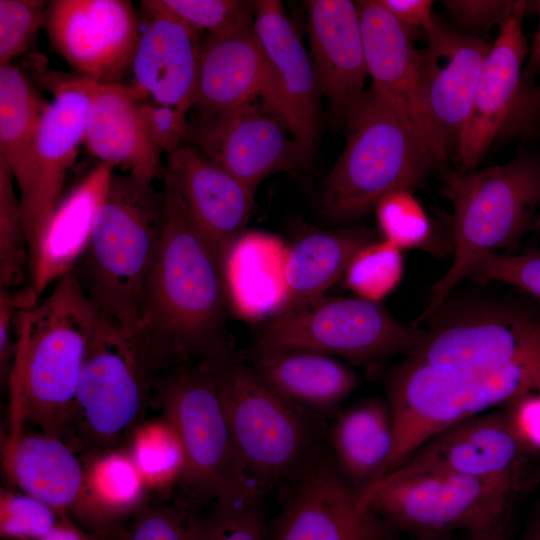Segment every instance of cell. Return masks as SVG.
Instances as JSON below:
<instances>
[{"label": "cell", "mask_w": 540, "mask_h": 540, "mask_svg": "<svg viewBox=\"0 0 540 540\" xmlns=\"http://www.w3.org/2000/svg\"><path fill=\"white\" fill-rule=\"evenodd\" d=\"M158 249L143 290L140 334L164 369L209 361L231 349L222 269L164 174Z\"/></svg>", "instance_id": "6da1fadb"}, {"label": "cell", "mask_w": 540, "mask_h": 540, "mask_svg": "<svg viewBox=\"0 0 540 540\" xmlns=\"http://www.w3.org/2000/svg\"><path fill=\"white\" fill-rule=\"evenodd\" d=\"M98 320L73 270L36 303L22 304L9 378L21 421L56 437L67 430Z\"/></svg>", "instance_id": "7a4b0ae2"}, {"label": "cell", "mask_w": 540, "mask_h": 540, "mask_svg": "<svg viewBox=\"0 0 540 540\" xmlns=\"http://www.w3.org/2000/svg\"><path fill=\"white\" fill-rule=\"evenodd\" d=\"M153 181L113 173L90 241L73 269L98 315L135 333L162 230L163 193Z\"/></svg>", "instance_id": "3957f363"}, {"label": "cell", "mask_w": 540, "mask_h": 540, "mask_svg": "<svg viewBox=\"0 0 540 540\" xmlns=\"http://www.w3.org/2000/svg\"><path fill=\"white\" fill-rule=\"evenodd\" d=\"M443 196L452 206L453 260L432 286L415 325L435 314L472 267L490 253H517L540 207V160L520 156L501 165L457 172L445 170Z\"/></svg>", "instance_id": "277c9868"}, {"label": "cell", "mask_w": 540, "mask_h": 540, "mask_svg": "<svg viewBox=\"0 0 540 540\" xmlns=\"http://www.w3.org/2000/svg\"><path fill=\"white\" fill-rule=\"evenodd\" d=\"M345 147L325 185L334 221L359 218L385 196L423 186L439 165L407 119L373 85L346 116Z\"/></svg>", "instance_id": "5b68a950"}, {"label": "cell", "mask_w": 540, "mask_h": 540, "mask_svg": "<svg viewBox=\"0 0 540 540\" xmlns=\"http://www.w3.org/2000/svg\"><path fill=\"white\" fill-rule=\"evenodd\" d=\"M530 487L443 472L386 475L360 499L401 535L432 539L511 533Z\"/></svg>", "instance_id": "8992f818"}, {"label": "cell", "mask_w": 540, "mask_h": 540, "mask_svg": "<svg viewBox=\"0 0 540 540\" xmlns=\"http://www.w3.org/2000/svg\"><path fill=\"white\" fill-rule=\"evenodd\" d=\"M209 361L247 480L261 497L281 490L321 448L316 420L282 399L232 350Z\"/></svg>", "instance_id": "52a82bcc"}, {"label": "cell", "mask_w": 540, "mask_h": 540, "mask_svg": "<svg viewBox=\"0 0 540 540\" xmlns=\"http://www.w3.org/2000/svg\"><path fill=\"white\" fill-rule=\"evenodd\" d=\"M529 391L522 361L502 369H453L406 357L387 386L394 448L385 476L446 429Z\"/></svg>", "instance_id": "ba28073f"}, {"label": "cell", "mask_w": 540, "mask_h": 540, "mask_svg": "<svg viewBox=\"0 0 540 540\" xmlns=\"http://www.w3.org/2000/svg\"><path fill=\"white\" fill-rule=\"evenodd\" d=\"M154 390L183 446L180 483L190 495L214 503L262 500L240 465L212 363L173 366L157 377Z\"/></svg>", "instance_id": "9c48e42d"}, {"label": "cell", "mask_w": 540, "mask_h": 540, "mask_svg": "<svg viewBox=\"0 0 540 540\" xmlns=\"http://www.w3.org/2000/svg\"><path fill=\"white\" fill-rule=\"evenodd\" d=\"M161 371V362L139 332L99 316L68 427L76 425L100 448L112 446L140 422Z\"/></svg>", "instance_id": "30bf717a"}, {"label": "cell", "mask_w": 540, "mask_h": 540, "mask_svg": "<svg viewBox=\"0 0 540 540\" xmlns=\"http://www.w3.org/2000/svg\"><path fill=\"white\" fill-rule=\"evenodd\" d=\"M423 334L380 303L357 296L323 297L272 317L259 330L254 348L308 350L368 365L409 355Z\"/></svg>", "instance_id": "8fae6325"}, {"label": "cell", "mask_w": 540, "mask_h": 540, "mask_svg": "<svg viewBox=\"0 0 540 540\" xmlns=\"http://www.w3.org/2000/svg\"><path fill=\"white\" fill-rule=\"evenodd\" d=\"M527 1H518L499 25L475 91L456 159L477 169L492 146L534 132L540 120V86L523 76L529 46L522 30Z\"/></svg>", "instance_id": "7c38bea8"}, {"label": "cell", "mask_w": 540, "mask_h": 540, "mask_svg": "<svg viewBox=\"0 0 540 540\" xmlns=\"http://www.w3.org/2000/svg\"><path fill=\"white\" fill-rule=\"evenodd\" d=\"M53 94L37 130L29 184L20 207L30 260L63 197L69 168L83 143L96 81L76 74H38Z\"/></svg>", "instance_id": "4fadbf2b"}, {"label": "cell", "mask_w": 540, "mask_h": 540, "mask_svg": "<svg viewBox=\"0 0 540 540\" xmlns=\"http://www.w3.org/2000/svg\"><path fill=\"white\" fill-rule=\"evenodd\" d=\"M281 491L282 509L269 540H403L361 502L322 447Z\"/></svg>", "instance_id": "5bb4252c"}, {"label": "cell", "mask_w": 540, "mask_h": 540, "mask_svg": "<svg viewBox=\"0 0 540 540\" xmlns=\"http://www.w3.org/2000/svg\"><path fill=\"white\" fill-rule=\"evenodd\" d=\"M539 457L521 439L505 407L475 415L446 429L394 471L443 472L532 488L540 479Z\"/></svg>", "instance_id": "9a60e30c"}, {"label": "cell", "mask_w": 540, "mask_h": 540, "mask_svg": "<svg viewBox=\"0 0 540 540\" xmlns=\"http://www.w3.org/2000/svg\"><path fill=\"white\" fill-rule=\"evenodd\" d=\"M186 143L255 192L273 173L306 163L281 118L257 102L188 117Z\"/></svg>", "instance_id": "2e32d148"}, {"label": "cell", "mask_w": 540, "mask_h": 540, "mask_svg": "<svg viewBox=\"0 0 540 540\" xmlns=\"http://www.w3.org/2000/svg\"><path fill=\"white\" fill-rule=\"evenodd\" d=\"M365 62L372 85L407 119L437 162L450 155L431 111L414 33L402 26L378 0L356 3Z\"/></svg>", "instance_id": "e0dca14e"}, {"label": "cell", "mask_w": 540, "mask_h": 540, "mask_svg": "<svg viewBox=\"0 0 540 540\" xmlns=\"http://www.w3.org/2000/svg\"><path fill=\"white\" fill-rule=\"evenodd\" d=\"M45 28L76 73L101 84L119 83L141 35L135 8L126 0L50 1Z\"/></svg>", "instance_id": "ac0fdd59"}, {"label": "cell", "mask_w": 540, "mask_h": 540, "mask_svg": "<svg viewBox=\"0 0 540 540\" xmlns=\"http://www.w3.org/2000/svg\"><path fill=\"white\" fill-rule=\"evenodd\" d=\"M254 31L264 57L261 104L283 120L307 162L322 94L311 57L278 0L256 1Z\"/></svg>", "instance_id": "d6986e66"}, {"label": "cell", "mask_w": 540, "mask_h": 540, "mask_svg": "<svg viewBox=\"0 0 540 540\" xmlns=\"http://www.w3.org/2000/svg\"><path fill=\"white\" fill-rule=\"evenodd\" d=\"M218 263L244 233L254 191L190 144L167 154L164 170Z\"/></svg>", "instance_id": "ffe728a7"}, {"label": "cell", "mask_w": 540, "mask_h": 540, "mask_svg": "<svg viewBox=\"0 0 540 540\" xmlns=\"http://www.w3.org/2000/svg\"><path fill=\"white\" fill-rule=\"evenodd\" d=\"M530 317L504 308H487L446 318L424 330L421 341L406 357L436 367L502 369L521 362Z\"/></svg>", "instance_id": "44dd1931"}, {"label": "cell", "mask_w": 540, "mask_h": 540, "mask_svg": "<svg viewBox=\"0 0 540 540\" xmlns=\"http://www.w3.org/2000/svg\"><path fill=\"white\" fill-rule=\"evenodd\" d=\"M149 17L141 33L131 69L134 89L142 99L178 109L192 110L202 37L165 8L160 0L142 1Z\"/></svg>", "instance_id": "7402d4cb"}, {"label": "cell", "mask_w": 540, "mask_h": 540, "mask_svg": "<svg viewBox=\"0 0 540 540\" xmlns=\"http://www.w3.org/2000/svg\"><path fill=\"white\" fill-rule=\"evenodd\" d=\"M425 35L427 44L419 53L429 105L449 155L457 157L491 44L459 33L437 19Z\"/></svg>", "instance_id": "603a6c76"}, {"label": "cell", "mask_w": 540, "mask_h": 540, "mask_svg": "<svg viewBox=\"0 0 540 540\" xmlns=\"http://www.w3.org/2000/svg\"><path fill=\"white\" fill-rule=\"evenodd\" d=\"M310 57L334 119L345 120L368 76L357 5L348 0L305 2Z\"/></svg>", "instance_id": "cb8c5ba5"}, {"label": "cell", "mask_w": 540, "mask_h": 540, "mask_svg": "<svg viewBox=\"0 0 540 540\" xmlns=\"http://www.w3.org/2000/svg\"><path fill=\"white\" fill-rule=\"evenodd\" d=\"M114 167L99 162L63 195L41 236L29 265L24 291L32 305L72 271L90 241Z\"/></svg>", "instance_id": "d4e9b609"}, {"label": "cell", "mask_w": 540, "mask_h": 540, "mask_svg": "<svg viewBox=\"0 0 540 540\" xmlns=\"http://www.w3.org/2000/svg\"><path fill=\"white\" fill-rule=\"evenodd\" d=\"M143 101L133 87L96 82L83 143L100 162L154 180L162 152L148 132Z\"/></svg>", "instance_id": "484cf974"}, {"label": "cell", "mask_w": 540, "mask_h": 540, "mask_svg": "<svg viewBox=\"0 0 540 540\" xmlns=\"http://www.w3.org/2000/svg\"><path fill=\"white\" fill-rule=\"evenodd\" d=\"M248 363L269 388L314 420L333 417L358 385L354 371L314 351L254 348Z\"/></svg>", "instance_id": "4316f807"}, {"label": "cell", "mask_w": 540, "mask_h": 540, "mask_svg": "<svg viewBox=\"0 0 540 540\" xmlns=\"http://www.w3.org/2000/svg\"><path fill=\"white\" fill-rule=\"evenodd\" d=\"M264 78V57L254 24L204 35L192 110L212 114L254 102L260 98Z\"/></svg>", "instance_id": "83f0119b"}, {"label": "cell", "mask_w": 540, "mask_h": 540, "mask_svg": "<svg viewBox=\"0 0 540 540\" xmlns=\"http://www.w3.org/2000/svg\"><path fill=\"white\" fill-rule=\"evenodd\" d=\"M331 457L361 498L386 474L394 448L387 401L369 398L338 410L329 430Z\"/></svg>", "instance_id": "f1b7e54d"}, {"label": "cell", "mask_w": 540, "mask_h": 540, "mask_svg": "<svg viewBox=\"0 0 540 540\" xmlns=\"http://www.w3.org/2000/svg\"><path fill=\"white\" fill-rule=\"evenodd\" d=\"M287 251L279 238L263 232H244L238 238L222 266L231 311L247 320L279 313L286 297Z\"/></svg>", "instance_id": "f546056e"}, {"label": "cell", "mask_w": 540, "mask_h": 540, "mask_svg": "<svg viewBox=\"0 0 540 540\" xmlns=\"http://www.w3.org/2000/svg\"><path fill=\"white\" fill-rule=\"evenodd\" d=\"M373 240L368 230L352 228L309 233L288 247L286 297L277 315L323 298L329 288L343 279L358 250Z\"/></svg>", "instance_id": "4dcf8cb0"}, {"label": "cell", "mask_w": 540, "mask_h": 540, "mask_svg": "<svg viewBox=\"0 0 540 540\" xmlns=\"http://www.w3.org/2000/svg\"><path fill=\"white\" fill-rule=\"evenodd\" d=\"M9 467L18 486L55 512L80 509L85 470L60 437L18 436L11 442Z\"/></svg>", "instance_id": "1f68e13d"}, {"label": "cell", "mask_w": 540, "mask_h": 540, "mask_svg": "<svg viewBox=\"0 0 540 540\" xmlns=\"http://www.w3.org/2000/svg\"><path fill=\"white\" fill-rule=\"evenodd\" d=\"M48 104L23 71L12 64L0 66V159L20 194L30 181L34 142Z\"/></svg>", "instance_id": "d6a6232c"}, {"label": "cell", "mask_w": 540, "mask_h": 540, "mask_svg": "<svg viewBox=\"0 0 540 540\" xmlns=\"http://www.w3.org/2000/svg\"><path fill=\"white\" fill-rule=\"evenodd\" d=\"M145 485L129 454H103L85 471L82 514L101 519L124 513L140 502Z\"/></svg>", "instance_id": "836d02e7"}, {"label": "cell", "mask_w": 540, "mask_h": 540, "mask_svg": "<svg viewBox=\"0 0 540 540\" xmlns=\"http://www.w3.org/2000/svg\"><path fill=\"white\" fill-rule=\"evenodd\" d=\"M129 456L146 484L165 487L182 479L183 446L166 420L138 427L133 434Z\"/></svg>", "instance_id": "e575fe53"}, {"label": "cell", "mask_w": 540, "mask_h": 540, "mask_svg": "<svg viewBox=\"0 0 540 540\" xmlns=\"http://www.w3.org/2000/svg\"><path fill=\"white\" fill-rule=\"evenodd\" d=\"M14 177L0 159V289L15 290L28 279L30 253Z\"/></svg>", "instance_id": "d590c367"}, {"label": "cell", "mask_w": 540, "mask_h": 540, "mask_svg": "<svg viewBox=\"0 0 540 540\" xmlns=\"http://www.w3.org/2000/svg\"><path fill=\"white\" fill-rule=\"evenodd\" d=\"M404 272L402 250L373 240L354 255L343 277L355 296L380 303L399 285Z\"/></svg>", "instance_id": "8d00e7d4"}, {"label": "cell", "mask_w": 540, "mask_h": 540, "mask_svg": "<svg viewBox=\"0 0 540 540\" xmlns=\"http://www.w3.org/2000/svg\"><path fill=\"white\" fill-rule=\"evenodd\" d=\"M374 210L383 240L402 251L429 244L432 224L412 191L393 192L382 198Z\"/></svg>", "instance_id": "74e56055"}, {"label": "cell", "mask_w": 540, "mask_h": 540, "mask_svg": "<svg viewBox=\"0 0 540 540\" xmlns=\"http://www.w3.org/2000/svg\"><path fill=\"white\" fill-rule=\"evenodd\" d=\"M200 35L217 34L254 24L256 1L160 0Z\"/></svg>", "instance_id": "f35d334b"}, {"label": "cell", "mask_w": 540, "mask_h": 540, "mask_svg": "<svg viewBox=\"0 0 540 540\" xmlns=\"http://www.w3.org/2000/svg\"><path fill=\"white\" fill-rule=\"evenodd\" d=\"M261 503L215 502L213 512L201 519L200 540H269Z\"/></svg>", "instance_id": "ab89813d"}, {"label": "cell", "mask_w": 540, "mask_h": 540, "mask_svg": "<svg viewBox=\"0 0 540 540\" xmlns=\"http://www.w3.org/2000/svg\"><path fill=\"white\" fill-rule=\"evenodd\" d=\"M48 3L43 0H0V66L22 54L45 28Z\"/></svg>", "instance_id": "60d3db41"}, {"label": "cell", "mask_w": 540, "mask_h": 540, "mask_svg": "<svg viewBox=\"0 0 540 540\" xmlns=\"http://www.w3.org/2000/svg\"><path fill=\"white\" fill-rule=\"evenodd\" d=\"M57 524L56 512L40 500L27 494L2 493L0 531L3 537L40 540Z\"/></svg>", "instance_id": "b9f144b4"}, {"label": "cell", "mask_w": 540, "mask_h": 540, "mask_svg": "<svg viewBox=\"0 0 540 540\" xmlns=\"http://www.w3.org/2000/svg\"><path fill=\"white\" fill-rule=\"evenodd\" d=\"M468 277L506 283L540 299V251L487 254L475 263Z\"/></svg>", "instance_id": "7bdbcfd3"}, {"label": "cell", "mask_w": 540, "mask_h": 540, "mask_svg": "<svg viewBox=\"0 0 540 540\" xmlns=\"http://www.w3.org/2000/svg\"><path fill=\"white\" fill-rule=\"evenodd\" d=\"M201 517L181 509H157L143 514L128 540H200Z\"/></svg>", "instance_id": "ee69618b"}, {"label": "cell", "mask_w": 540, "mask_h": 540, "mask_svg": "<svg viewBox=\"0 0 540 540\" xmlns=\"http://www.w3.org/2000/svg\"><path fill=\"white\" fill-rule=\"evenodd\" d=\"M142 113L150 137L162 153L169 154L186 143L187 113L145 100Z\"/></svg>", "instance_id": "f6af8a7d"}, {"label": "cell", "mask_w": 540, "mask_h": 540, "mask_svg": "<svg viewBox=\"0 0 540 540\" xmlns=\"http://www.w3.org/2000/svg\"><path fill=\"white\" fill-rule=\"evenodd\" d=\"M518 1L447 0L443 1V4L459 25L469 30H482L504 22L514 11Z\"/></svg>", "instance_id": "bcb514c9"}, {"label": "cell", "mask_w": 540, "mask_h": 540, "mask_svg": "<svg viewBox=\"0 0 540 540\" xmlns=\"http://www.w3.org/2000/svg\"><path fill=\"white\" fill-rule=\"evenodd\" d=\"M506 408L521 439L540 454V392L531 390Z\"/></svg>", "instance_id": "7dc6e473"}, {"label": "cell", "mask_w": 540, "mask_h": 540, "mask_svg": "<svg viewBox=\"0 0 540 540\" xmlns=\"http://www.w3.org/2000/svg\"><path fill=\"white\" fill-rule=\"evenodd\" d=\"M402 26L409 30L422 29L424 32L435 21L430 0H378Z\"/></svg>", "instance_id": "c3c4849f"}, {"label": "cell", "mask_w": 540, "mask_h": 540, "mask_svg": "<svg viewBox=\"0 0 540 540\" xmlns=\"http://www.w3.org/2000/svg\"><path fill=\"white\" fill-rule=\"evenodd\" d=\"M539 16L537 31L533 43L529 48L527 62L524 66L523 76L527 81L534 82V78L540 74V0L536 1Z\"/></svg>", "instance_id": "681fc988"}, {"label": "cell", "mask_w": 540, "mask_h": 540, "mask_svg": "<svg viewBox=\"0 0 540 540\" xmlns=\"http://www.w3.org/2000/svg\"><path fill=\"white\" fill-rule=\"evenodd\" d=\"M40 540H95L92 536L76 528L66 518L58 522L56 527Z\"/></svg>", "instance_id": "f907efd6"}, {"label": "cell", "mask_w": 540, "mask_h": 540, "mask_svg": "<svg viewBox=\"0 0 540 540\" xmlns=\"http://www.w3.org/2000/svg\"><path fill=\"white\" fill-rule=\"evenodd\" d=\"M518 540H540V494Z\"/></svg>", "instance_id": "816d5d0a"}, {"label": "cell", "mask_w": 540, "mask_h": 540, "mask_svg": "<svg viewBox=\"0 0 540 540\" xmlns=\"http://www.w3.org/2000/svg\"><path fill=\"white\" fill-rule=\"evenodd\" d=\"M408 540H511V533L498 536H473V535H459L432 539H408Z\"/></svg>", "instance_id": "f5cc1de1"}, {"label": "cell", "mask_w": 540, "mask_h": 540, "mask_svg": "<svg viewBox=\"0 0 540 540\" xmlns=\"http://www.w3.org/2000/svg\"><path fill=\"white\" fill-rule=\"evenodd\" d=\"M529 379L531 390L540 392V364L523 362Z\"/></svg>", "instance_id": "db71d44e"}, {"label": "cell", "mask_w": 540, "mask_h": 540, "mask_svg": "<svg viewBox=\"0 0 540 540\" xmlns=\"http://www.w3.org/2000/svg\"><path fill=\"white\" fill-rule=\"evenodd\" d=\"M532 229L540 231V214L535 218Z\"/></svg>", "instance_id": "11a10c76"}]
</instances>
